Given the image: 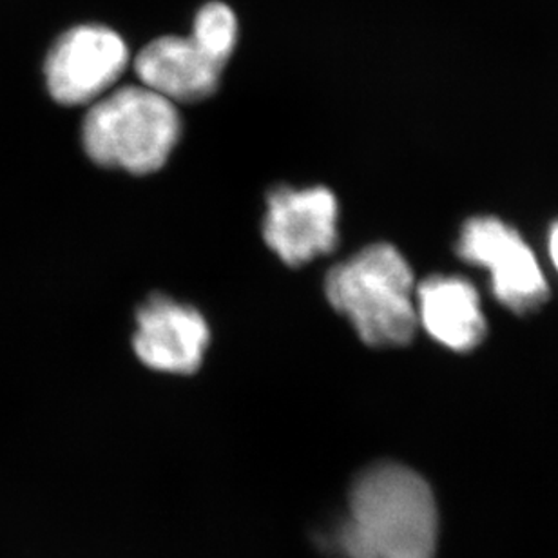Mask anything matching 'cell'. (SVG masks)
Instances as JSON below:
<instances>
[{
  "label": "cell",
  "mask_w": 558,
  "mask_h": 558,
  "mask_svg": "<svg viewBox=\"0 0 558 558\" xmlns=\"http://www.w3.org/2000/svg\"><path fill=\"white\" fill-rule=\"evenodd\" d=\"M314 544L327 558H435L434 489L412 468L376 462L352 481L343 513L319 527Z\"/></svg>",
  "instance_id": "1"
},
{
  "label": "cell",
  "mask_w": 558,
  "mask_h": 558,
  "mask_svg": "<svg viewBox=\"0 0 558 558\" xmlns=\"http://www.w3.org/2000/svg\"><path fill=\"white\" fill-rule=\"evenodd\" d=\"M330 305L349 317L363 343L403 347L417 328L414 275L398 248L366 247L327 276Z\"/></svg>",
  "instance_id": "2"
},
{
  "label": "cell",
  "mask_w": 558,
  "mask_h": 558,
  "mask_svg": "<svg viewBox=\"0 0 558 558\" xmlns=\"http://www.w3.org/2000/svg\"><path fill=\"white\" fill-rule=\"evenodd\" d=\"M182 131L171 100L145 86H125L87 111L82 140L98 166L147 174L163 167Z\"/></svg>",
  "instance_id": "3"
},
{
  "label": "cell",
  "mask_w": 558,
  "mask_h": 558,
  "mask_svg": "<svg viewBox=\"0 0 558 558\" xmlns=\"http://www.w3.org/2000/svg\"><path fill=\"white\" fill-rule=\"evenodd\" d=\"M457 254L488 270L497 300L517 312L537 311L548 300L546 276L521 234L497 218H473L462 227Z\"/></svg>",
  "instance_id": "4"
},
{
  "label": "cell",
  "mask_w": 558,
  "mask_h": 558,
  "mask_svg": "<svg viewBox=\"0 0 558 558\" xmlns=\"http://www.w3.org/2000/svg\"><path fill=\"white\" fill-rule=\"evenodd\" d=\"M128 62L130 51L119 33L104 26L73 27L46 60L49 93L64 106L97 102L119 81Z\"/></svg>",
  "instance_id": "5"
},
{
  "label": "cell",
  "mask_w": 558,
  "mask_h": 558,
  "mask_svg": "<svg viewBox=\"0 0 558 558\" xmlns=\"http://www.w3.org/2000/svg\"><path fill=\"white\" fill-rule=\"evenodd\" d=\"M264 236L290 267L332 253L338 245V199L325 187H276L269 194Z\"/></svg>",
  "instance_id": "6"
},
{
  "label": "cell",
  "mask_w": 558,
  "mask_h": 558,
  "mask_svg": "<svg viewBox=\"0 0 558 558\" xmlns=\"http://www.w3.org/2000/svg\"><path fill=\"white\" fill-rule=\"evenodd\" d=\"M136 355L153 371L193 374L209 344V327L193 306L153 295L136 314Z\"/></svg>",
  "instance_id": "7"
},
{
  "label": "cell",
  "mask_w": 558,
  "mask_h": 558,
  "mask_svg": "<svg viewBox=\"0 0 558 558\" xmlns=\"http://www.w3.org/2000/svg\"><path fill=\"white\" fill-rule=\"evenodd\" d=\"M216 64L191 37H161L147 44L135 60L142 86L174 102H198L220 84Z\"/></svg>",
  "instance_id": "8"
},
{
  "label": "cell",
  "mask_w": 558,
  "mask_h": 558,
  "mask_svg": "<svg viewBox=\"0 0 558 558\" xmlns=\"http://www.w3.org/2000/svg\"><path fill=\"white\" fill-rule=\"evenodd\" d=\"M417 322L446 349L470 352L486 336L477 290L456 276H434L415 292Z\"/></svg>",
  "instance_id": "9"
},
{
  "label": "cell",
  "mask_w": 558,
  "mask_h": 558,
  "mask_svg": "<svg viewBox=\"0 0 558 558\" xmlns=\"http://www.w3.org/2000/svg\"><path fill=\"white\" fill-rule=\"evenodd\" d=\"M238 38L236 15L221 2H210L194 19L193 40L216 64H227Z\"/></svg>",
  "instance_id": "10"
},
{
  "label": "cell",
  "mask_w": 558,
  "mask_h": 558,
  "mask_svg": "<svg viewBox=\"0 0 558 558\" xmlns=\"http://www.w3.org/2000/svg\"><path fill=\"white\" fill-rule=\"evenodd\" d=\"M548 248L551 262H554V265L558 270V223H555V226L551 227V231H549Z\"/></svg>",
  "instance_id": "11"
}]
</instances>
